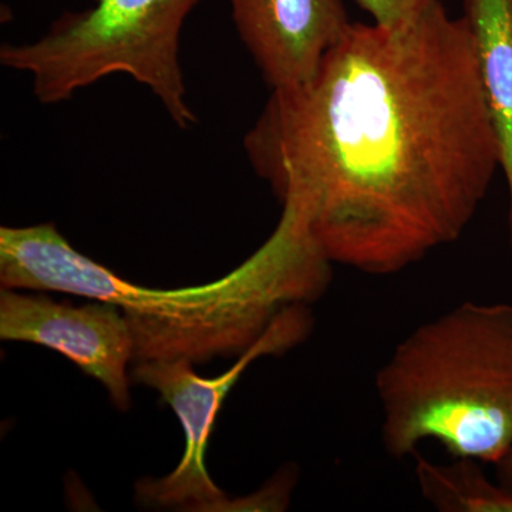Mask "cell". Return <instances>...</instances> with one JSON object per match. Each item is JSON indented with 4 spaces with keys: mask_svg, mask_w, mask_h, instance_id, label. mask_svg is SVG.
<instances>
[{
    "mask_svg": "<svg viewBox=\"0 0 512 512\" xmlns=\"http://www.w3.org/2000/svg\"><path fill=\"white\" fill-rule=\"evenodd\" d=\"M416 457L417 485L421 497L441 512H512V488L495 484L481 468V461L456 457L437 464Z\"/></svg>",
    "mask_w": 512,
    "mask_h": 512,
    "instance_id": "cell-9",
    "label": "cell"
},
{
    "mask_svg": "<svg viewBox=\"0 0 512 512\" xmlns=\"http://www.w3.org/2000/svg\"><path fill=\"white\" fill-rule=\"evenodd\" d=\"M0 339L55 350L103 384L119 410L130 409L134 339L126 316L114 303L57 302L46 295L0 292Z\"/></svg>",
    "mask_w": 512,
    "mask_h": 512,
    "instance_id": "cell-6",
    "label": "cell"
},
{
    "mask_svg": "<svg viewBox=\"0 0 512 512\" xmlns=\"http://www.w3.org/2000/svg\"><path fill=\"white\" fill-rule=\"evenodd\" d=\"M382 443L394 458L437 441L497 464L512 450V305L464 302L417 326L376 375Z\"/></svg>",
    "mask_w": 512,
    "mask_h": 512,
    "instance_id": "cell-3",
    "label": "cell"
},
{
    "mask_svg": "<svg viewBox=\"0 0 512 512\" xmlns=\"http://www.w3.org/2000/svg\"><path fill=\"white\" fill-rule=\"evenodd\" d=\"M332 262L299 212L284 204L271 237L210 284L150 289L131 284L74 249L52 222L0 228V285L114 303L134 339V363L241 356L279 313L328 291Z\"/></svg>",
    "mask_w": 512,
    "mask_h": 512,
    "instance_id": "cell-2",
    "label": "cell"
},
{
    "mask_svg": "<svg viewBox=\"0 0 512 512\" xmlns=\"http://www.w3.org/2000/svg\"><path fill=\"white\" fill-rule=\"evenodd\" d=\"M495 467H497L500 483L512 488V450L503 458V460L498 461V463L495 464Z\"/></svg>",
    "mask_w": 512,
    "mask_h": 512,
    "instance_id": "cell-11",
    "label": "cell"
},
{
    "mask_svg": "<svg viewBox=\"0 0 512 512\" xmlns=\"http://www.w3.org/2000/svg\"><path fill=\"white\" fill-rule=\"evenodd\" d=\"M202 0H93L66 12L35 42L3 45L0 63L28 73L43 104L73 94L113 74L148 87L178 127L198 123L187 101L180 62L185 19Z\"/></svg>",
    "mask_w": 512,
    "mask_h": 512,
    "instance_id": "cell-4",
    "label": "cell"
},
{
    "mask_svg": "<svg viewBox=\"0 0 512 512\" xmlns=\"http://www.w3.org/2000/svg\"><path fill=\"white\" fill-rule=\"evenodd\" d=\"M313 315L309 305H293L276 316L254 345L245 350L224 375L198 376L188 359L137 362L131 380L151 387L173 409L185 434L180 464L161 478H143L136 494L148 507L180 511H276L281 495L274 484L259 493L232 500L215 485L205 467V451L215 420L239 377L264 356H281L301 345L311 335Z\"/></svg>",
    "mask_w": 512,
    "mask_h": 512,
    "instance_id": "cell-5",
    "label": "cell"
},
{
    "mask_svg": "<svg viewBox=\"0 0 512 512\" xmlns=\"http://www.w3.org/2000/svg\"><path fill=\"white\" fill-rule=\"evenodd\" d=\"M244 148L329 261L369 275L456 242L500 168L470 30L443 2L349 23L308 82L272 90Z\"/></svg>",
    "mask_w": 512,
    "mask_h": 512,
    "instance_id": "cell-1",
    "label": "cell"
},
{
    "mask_svg": "<svg viewBox=\"0 0 512 512\" xmlns=\"http://www.w3.org/2000/svg\"><path fill=\"white\" fill-rule=\"evenodd\" d=\"M238 35L271 90L308 82L349 26L342 0H229Z\"/></svg>",
    "mask_w": 512,
    "mask_h": 512,
    "instance_id": "cell-7",
    "label": "cell"
},
{
    "mask_svg": "<svg viewBox=\"0 0 512 512\" xmlns=\"http://www.w3.org/2000/svg\"><path fill=\"white\" fill-rule=\"evenodd\" d=\"M372 16L373 23L384 28H396L412 22L424 10L441 0H355Z\"/></svg>",
    "mask_w": 512,
    "mask_h": 512,
    "instance_id": "cell-10",
    "label": "cell"
},
{
    "mask_svg": "<svg viewBox=\"0 0 512 512\" xmlns=\"http://www.w3.org/2000/svg\"><path fill=\"white\" fill-rule=\"evenodd\" d=\"M464 20L480 73L488 113L510 194L508 232L512 254V0H464Z\"/></svg>",
    "mask_w": 512,
    "mask_h": 512,
    "instance_id": "cell-8",
    "label": "cell"
}]
</instances>
